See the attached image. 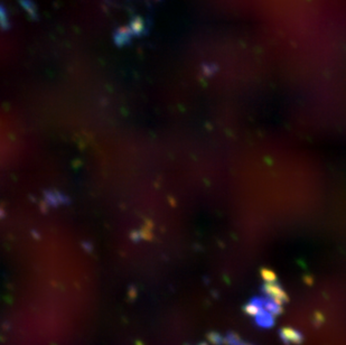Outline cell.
I'll return each instance as SVG.
<instances>
[{
    "instance_id": "7a4b0ae2",
    "label": "cell",
    "mask_w": 346,
    "mask_h": 345,
    "mask_svg": "<svg viewBox=\"0 0 346 345\" xmlns=\"http://www.w3.org/2000/svg\"><path fill=\"white\" fill-rule=\"evenodd\" d=\"M255 317L257 324L261 327H271L274 324V316L265 311V309H261L259 314Z\"/></svg>"
},
{
    "instance_id": "277c9868",
    "label": "cell",
    "mask_w": 346,
    "mask_h": 345,
    "mask_svg": "<svg viewBox=\"0 0 346 345\" xmlns=\"http://www.w3.org/2000/svg\"><path fill=\"white\" fill-rule=\"evenodd\" d=\"M209 337H210L211 342L216 344V345H220V344H222L223 341H224V340H223V337L220 334H216V333H212V334H210Z\"/></svg>"
},
{
    "instance_id": "3957f363",
    "label": "cell",
    "mask_w": 346,
    "mask_h": 345,
    "mask_svg": "<svg viewBox=\"0 0 346 345\" xmlns=\"http://www.w3.org/2000/svg\"><path fill=\"white\" fill-rule=\"evenodd\" d=\"M225 342L228 345H252L243 342L241 338H239V336H237L236 334H228L225 338Z\"/></svg>"
},
{
    "instance_id": "5b68a950",
    "label": "cell",
    "mask_w": 346,
    "mask_h": 345,
    "mask_svg": "<svg viewBox=\"0 0 346 345\" xmlns=\"http://www.w3.org/2000/svg\"><path fill=\"white\" fill-rule=\"evenodd\" d=\"M198 345H206L205 343H202V344H198Z\"/></svg>"
},
{
    "instance_id": "6da1fadb",
    "label": "cell",
    "mask_w": 346,
    "mask_h": 345,
    "mask_svg": "<svg viewBox=\"0 0 346 345\" xmlns=\"http://www.w3.org/2000/svg\"><path fill=\"white\" fill-rule=\"evenodd\" d=\"M280 336L286 344H299L303 342V335L292 329H283L280 331Z\"/></svg>"
}]
</instances>
